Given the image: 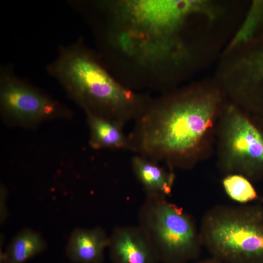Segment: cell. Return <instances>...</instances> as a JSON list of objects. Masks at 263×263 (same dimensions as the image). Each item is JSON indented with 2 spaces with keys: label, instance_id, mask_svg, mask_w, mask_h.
<instances>
[{
  "label": "cell",
  "instance_id": "obj_1",
  "mask_svg": "<svg viewBox=\"0 0 263 263\" xmlns=\"http://www.w3.org/2000/svg\"><path fill=\"white\" fill-rule=\"evenodd\" d=\"M225 97L215 81L173 89L151 99L128 136L131 150L164 161L171 169L193 168L212 151Z\"/></svg>",
  "mask_w": 263,
  "mask_h": 263
},
{
  "label": "cell",
  "instance_id": "obj_2",
  "mask_svg": "<svg viewBox=\"0 0 263 263\" xmlns=\"http://www.w3.org/2000/svg\"><path fill=\"white\" fill-rule=\"evenodd\" d=\"M46 69L86 113L123 125L139 117L151 100L119 81L99 54L87 46L82 38L60 45L56 57Z\"/></svg>",
  "mask_w": 263,
  "mask_h": 263
},
{
  "label": "cell",
  "instance_id": "obj_3",
  "mask_svg": "<svg viewBox=\"0 0 263 263\" xmlns=\"http://www.w3.org/2000/svg\"><path fill=\"white\" fill-rule=\"evenodd\" d=\"M203 246L225 263H263V206L218 205L200 226Z\"/></svg>",
  "mask_w": 263,
  "mask_h": 263
},
{
  "label": "cell",
  "instance_id": "obj_4",
  "mask_svg": "<svg viewBox=\"0 0 263 263\" xmlns=\"http://www.w3.org/2000/svg\"><path fill=\"white\" fill-rule=\"evenodd\" d=\"M215 143L222 173L249 180L263 176V128L253 114L226 102L217 122Z\"/></svg>",
  "mask_w": 263,
  "mask_h": 263
},
{
  "label": "cell",
  "instance_id": "obj_5",
  "mask_svg": "<svg viewBox=\"0 0 263 263\" xmlns=\"http://www.w3.org/2000/svg\"><path fill=\"white\" fill-rule=\"evenodd\" d=\"M140 218L160 260L186 263L200 255L203 246L193 218L166 197L149 195Z\"/></svg>",
  "mask_w": 263,
  "mask_h": 263
},
{
  "label": "cell",
  "instance_id": "obj_6",
  "mask_svg": "<svg viewBox=\"0 0 263 263\" xmlns=\"http://www.w3.org/2000/svg\"><path fill=\"white\" fill-rule=\"evenodd\" d=\"M225 53L216 81L231 103L263 119V27Z\"/></svg>",
  "mask_w": 263,
  "mask_h": 263
},
{
  "label": "cell",
  "instance_id": "obj_7",
  "mask_svg": "<svg viewBox=\"0 0 263 263\" xmlns=\"http://www.w3.org/2000/svg\"><path fill=\"white\" fill-rule=\"evenodd\" d=\"M0 102L7 115L24 122H34L65 111L57 101L15 73L12 64L0 68Z\"/></svg>",
  "mask_w": 263,
  "mask_h": 263
},
{
  "label": "cell",
  "instance_id": "obj_8",
  "mask_svg": "<svg viewBox=\"0 0 263 263\" xmlns=\"http://www.w3.org/2000/svg\"><path fill=\"white\" fill-rule=\"evenodd\" d=\"M108 248L113 263H158L160 261L141 227L116 228L109 236Z\"/></svg>",
  "mask_w": 263,
  "mask_h": 263
},
{
  "label": "cell",
  "instance_id": "obj_9",
  "mask_svg": "<svg viewBox=\"0 0 263 263\" xmlns=\"http://www.w3.org/2000/svg\"><path fill=\"white\" fill-rule=\"evenodd\" d=\"M109 242V237L101 227H76L68 238L65 253L75 263H102Z\"/></svg>",
  "mask_w": 263,
  "mask_h": 263
},
{
  "label": "cell",
  "instance_id": "obj_10",
  "mask_svg": "<svg viewBox=\"0 0 263 263\" xmlns=\"http://www.w3.org/2000/svg\"><path fill=\"white\" fill-rule=\"evenodd\" d=\"M132 166L148 195L166 197L171 193L175 179L172 169L167 170L157 162L138 154L132 158Z\"/></svg>",
  "mask_w": 263,
  "mask_h": 263
},
{
  "label": "cell",
  "instance_id": "obj_11",
  "mask_svg": "<svg viewBox=\"0 0 263 263\" xmlns=\"http://www.w3.org/2000/svg\"><path fill=\"white\" fill-rule=\"evenodd\" d=\"M47 247V242L40 233L24 227L15 235L4 250L0 248V263H24Z\"/></svg>",
  "mask_w": 263,
  "mask_h": 263
},
{
  "label": "cell",
  "instance_id": "obj_12",
  "mask_svg": "<svg viewBox=\"0 0 263 263\" xmlns=\"http://www.w3.org/2000/svg\"><path fill=\"white\" fill-rule=\"evenodd\" d=\"M91 131V143L95 148L131 150L124 125L117 121L87 113Z\"/></svg>",
  "mask_w": 263,
  "mask_h": 263
},
{
  "label": "cell",
  "instance_id": "obj_13",
  "mask_svg": "<svg viewBox=\"0 0 263 263\" xmlns=\"http://www.w3.org/2000/svg\"><path fill=\"white\" fill-rule=\"evenodd\" d=\"M222 185L230 199L242 204H245L258 198L257 193L249 180L242 175H225L222 180Z\"/></svg>",
  "mask_w": 263,
  "mask_h": 263
},
{
  "label": "cell",
  "instance_id": "obj_14",
  "mask_svg": "<svg viewBox=\"0 0 263 263\" xmlns=\"http://www.w3.org/2000/svg\"><path fill=\"white\" fill-rule=\"evenodd\" d=\"M263 26V0L253 2L245 22L233 41L239 42L250 38Z\"/></svg>",
  "mask_w": 263,
  "mask_h": 263
},
{
  "label": "cell",
  "instance_id": "obj_15",
  "mask_svg": "<svg viewBox=\"0 0 263 263\" xmlns=\"http://www.w3.org/2000/svg\"><path fill=\"white\" fill-rule=\"evenodd\" d=\"M0 223L1 225L6 221L9 215L7 205V193L3 186L0 187Z\"/></svg>",
  "mask_w": 263,
  "mask_h": 263
},
{
  "label": "cell",
  "instance_id": "obj_16",
  "mask_svg": "<svg viewBox=\"0 0 263 263\" xmlns=\"http://www.w3.org/2000/svg\"><path fill=\"white\" fill-rule=\"evenodd\" d=\"M195 263H225L214 258L201 260Z\"/></svg>",
  "mask_w": 263,
  "mask_h": 263
}]
</instances>
